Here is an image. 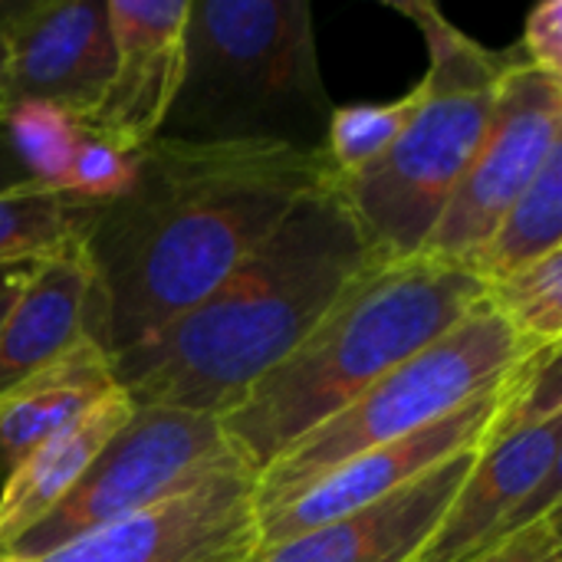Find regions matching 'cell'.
I'll return each instance as SVG.
<instances>
[{"label": "cell", "mask_w": 562, "mask_h": 562, "mask_svg": "<svg viewBox=\"0 0 562 562\" xmlns=\"http://www.w3.org/2000/svg\"><path fill=\"white\" fill-rule=\"evenodd\" d=\"M333 178L326 151L151 138L132 184L92 204L79 234L92 270L86 336L112 359L158 333Z\"/></svg>", "instance_id": "1"}, {"label": "cell", "mask_w": 562, "mask_h": 562, "mask_svg": "<svg viewBox=\"0 0 562 562\" xmlns=\"http://www.w3.org/2000/svg\"><path fill=\"white\" fill-rule=\"evenodd\" d=\"M372 260L342 184L333 178L300 198L201 303L112 356L115 385L135 408L224 418Z\"/></svg>", "instance_id": "2"}, {"label": "cell", "mask_w": 562, "mask_h": 562, "mask_svg": "<svg viewBox=\"0 0 562 562\" xmlns=\"http://www.w3.org/2000/svg\"><path fill=\"white\" fill-rule=\"evenodd\" d=\"M481 300L484 283L464 267L425 254L372 260L303 342L221 418L231 448L260 474L293 441L445 336Z\"/></svg>", "instance_id": "3"}, {"label": "cell", "mask_w": 562, "mask_h": 562, "mask_svg": "<svg viewBox=\"0 0 562 562\" xmlns=\"http://www.w3.org/2000/svg\"><path fill=\"white\" fill-rule=\"evenodd\" d=\"M333 109L306 0H188L184 69L155 138L326 151Z\"/></svg>", "instance_id": "4"}, {"label": "cell", "mask_w": 562, "mask_h": 562, "mask_svg": "<svg viewBox=\"0 0 562 562\" xmlns=\"http://www.w3.org/2000/svg\"><path fill=\"white\" fill-rule=\"evenodd\" d=\"M428 43L422 105L395 145L366 171L339 181L375 260L418 257L448 198L464 178L517 49H487L435 3H392Z\"/></svg>", "instance_id": "5"}, {"label": "cell", "mask_w": 562, "mask_h": 562, "mask_svg": "<svg viewBox=\"0 0 562 562\" xmlns=\"http://www.w3.org/2000/svg\"><path fill=\"white\" fill-rule=\"evenodd\" d=\"M543 349L520 336L484 296L445 336L398 362L342 412L273 458L254 484L257 517L290 504L349 458L415 435L474 398L504 389Z\"/></svg>", "instance_id": "6"}, {"label": "cell", "mask_w": 562, "mask_h": 562, "mask_svg": "<svg viewBox=\"0 0 562 562\" xmlns=\"http://www.w3.org/2000/svg\"><path fill=\"white\" fill-rule=\"evenodd\" d=\"M227 471H250L231 448L221 418L181 408H135L76 487L7 553L40 560L76 537L178 497Z\"/></svg>", "instance_id": "7"}, {"label": "cell", "mask_w": 562, "mask_h": 562, "mask_svg": "<svg viewBox=\"0 0 562 562\" xmlns=\"http://www.w3.org/2000/svg\"><path fill=\"white\" fill-rule=\"evenodd\" d=\"M560 145L562 79L530 66L517 49L497 82L487 132L422 254L468 270L497 221Z\"/></svg>", "instance_id": "8"}, {"label": "cell", "mask_w": 562, "mask_h": 562, "mask_svg": "<svg viewBox=\"0 0 562 562\" xmlns=\"http://www.w3.org/2000/svg\"><path fill=\"white\" fill-rule=\"evenodd\" d=\"M562 415L501 408L477 461L415 562H468L497 540L562 510Z\"/></svg>", "instance_id": "9"}, {"label": "cell", "mask_w": 562, "mask_h": 562, "mask_svg": "<svg viewBox=\"0 0 562 562\" xmlns=\"http://www.w3.org/2000/svg\"><path fill=\"white\" fill-rule=\"evenodd\" d=\"M254 471L198 487L105 524L33 562H244L257 553Z\"/></svg>", "instance_id": "10"}, {"label": "cell", "mask_w": 562, "mask_h": 562, "mask_svg": "<svg viewBox=\"0 0 562 562\" xmlns=\"http://www.w3.org/2000/svg\"><path fill=\"white\" fill-rule=\"evenodd\" d=\"M3 33V112L43 102L82 125L115 63L105 0H10Z\"/></svg>", "instance_id": "11"}, {"label": "cell", "mask_w": 562, "mask_h": 562, "mask_svg": "<svg viewBox=\"0 0 562 562\" xmlns=\"http://www.w3.org/2000/svg\"><path fill=\"white\" fill-rule=\"evenodd\" d=\"M501 398H504V389L481 395L471 405L438 418L435 425L418 428L415 435H405L392 445L362 451V454L349 458L346 464L333 468L326 477L310 484L290 504L257 517V553L395 494L398 487H405L408 481H415L418 474L448 461L458 451L481 448V441L501 408Z\"/></svg>", "instance_id": "12"}, {"label": "cell", "mask_w": 562, "mask_h": 562, "mask_svg": "<svg viewBox=\"0 0 562 562\" xmlns=\"http://www.w3.org/2000/svg\"><path fill=\"white\" fill-rule=\"evenodd\" d=\"M105 10L115 63L82 135L135 155L158 135L175 102L188 0H105Z\"/></svg>", "instance_id": "13"}, {"label": "cell", "mask_w": 562, "mask_h": 562, "mask_svg": "<svg viewBox=\"0 0 562 562\" xmlns=\"http://www.w3.org/2000/svg\"><path fill=\"white\" fill-rule=\"evenodd\" d=\"M474 461L477 448L458 451L395 494L316 530L296 533L244 562H415Z\"/></svg>", "instance_id": "14"}, {"label": "cell", "mask_w": 562, "mask_h": 562, "mask_svg": "<svg viewBox=\"0 0 562 562\" xmlns=\"http://www.w3.org/2000/svg\"><path fill=\"white\" fill-rule=\"evenodd\" d=\"M92 270L82 240L40 257L0 319V398L86 336Z\"/></svg>", "instance_id": "15"}, {"label": "cell", "mask_w": 562, "mask_h": 562, "mask_svg": "<svg viewBox=\"0 0 562 562\" xmlns=\"http://www.w3.org/2000/svg\"><path fill=\"white\" fill-rule=\"evenodd\" d=\"M135 405L115 385L69 428L33 448L3 481H0V557L36 527L86 474L109 438L132 418Z\"/></svg>", "instance_id": "16"}, {"label": "cell", "mask_w": 562, "mask_h": 562, "mask_svg": "<svg viewBox=\"0 0 562 562\" xmlns=\"http://www.w3.org/2000/svg\"><path fill=\"white\" fill-rule=\"evenodd\" d=\"M112 389V362L89 336L13 385L0 398V481L33 448L69 428Z\"/></svg>", "instance_id": "17"}, {"label": "cell", "mask_w": 562, "mask_h": 562, "mask_svg": "<svg viewBox=\"0 0 562 562\" xmlns=\"http://www.w3.org/2000/svg\"><path fill=\"white\" fill-rule=\"evenodd\" d=\"M557 250H562V145L507 207L468 270L481 283H494Z\"/></svg>", "instance_id": "18"}, {"label": "cell", "mask_w": 562, "mask_h": 562, "mask_svg": "<svg viewBox=\"0 0 562 562\" xmlns=\"http://www.w3.org/2000/svg\"><path fill=\"white\" fill-rule=\"evenodd\" d=\"M92 204L23 178L0 188V267L40 260L82 234Z\"/></svg>", "instance_id": "19"}, {"label": "cell", "mask_w": 562, "mask_h": 562, "mask_svg": "<svg viewBox=\"0 0 562 562\" xmlns=\"http://www.w3.org/2000/svg\"><path fill=\"white\" fill-rule=\"evenodd\" d=\"M422 82L405 92L395 102H382V105H336L329 115V128H326V155L329 165L336 171L339 181L366 171L372 161H379L395 138L405 132V125L412 122V115L422 105Z\"/></svg>", "instance_id": "20"}, {"label": "cell", "mask_w": 562, "mask_h": 562, "mask_svg": "<svg viewBox=\"0 0 562 562\" xmlns=\"http://www.w3.org/2000/svg\"><path fill=\"white\" fill-rule=\"evenodd\" d=\"M484 296L520 336L547 349L562 342V250L484 283Z\"/></svg>", "instance_id": "21"}, {"label": "cell", "mask_w": 562, "mask_h": 562, "mask_svg": "<svg viewBox=\"0 0 562 562\" xmlns=\"http://www.w3.org/2000/svg\"><path fill=\"white\" fill-rule=\"evenodd\" d=\"M0 128L10 132L13 148L20 151V158L30 168V178L43 181V184H56L66 161L72 158L79 138H82V125L66 115L56 105H43V102H23L3 112Z\"/></svg>", "instance_id": "22"}, {"label": "cell", "mask_w": 562, "mask_h": 562, "mask_svg": "<svg viewBox=\"0 0 562 562\" xmlns=\"http://www.w3.org/2000/svg\"><path fill=\"white\" fill-rule=\"evenodd\" d=\"M132 175H135V155L82 135L56 188L86 204H102V201L119 198L132 184Z\"/></svg>", "instance_id": "23"}, {"label": "cell", "mask_w": 562, "mask_h": 562, "mask_svg": "<svg viewBox=\"0 0 562 562\" xmlns=\"http://www.w3.org/2000/svg\"><path fill=\"white\" fill-rule=\"evenodd\" d=\"M468 562H562V510L497 540Z\"/></svg>", "instance_id": "24"}, {"label": "cell", "mask_w": 562, "mask_h": 562, "mask_svg": "<svg viewBox=\"0 0 562 562\" xmlns=\"http://www.w3.org/2000/svg\"><path fill=\"white\" fill-rule=\"evenodd\" d=\"M520 56L562 79V3L560 0H543L527 13L524 36H520Z\"/></svg>", "instance_id": "25"}, {"label": "cell", "mask_w": 562, "mask_h": 562, "mask_svg": "<svg viewBox=\"0 0 562 562\" xmlns=\"http://www.w3.org/2000/svg\"><path fill=\"white\" fill-rule=\"evenodd\" d=\"M36 263V260H33ZM33 263L26 267V270H20L16 277H10L7 283H0V319L7 316V310H10V303L16 300V293H20V286H23V280H26V273L33 270Z\"/></svg>", "instance_id": "26"}, {"label": "cell", "mask_w": 562, "mask_h": 562, "mask_svg": "<svg viewBox=\"0 0 562 562\" xmlns=\"http://www.w3.org/2000/svg\"><path fill=\"white\" fill-rule=\"evenodd\" d=\"M7 3L10 0H0V122H3V79H7V33H3Z\"/></svg>", "instance_id": "27"}, {"label": "cell", "mask_w": 562, "mask_h": 562, "mask_svg": "<svg viewBox=\"0 0 562 562\" xmlns=\"http://www.w3.org/2000/svg\"><path fill=\"white\" fill-rule=\"evenodd\" d=\"M30 263H33V260H30ZM30 263H3V267H0V283H7L10 277H16V273L26 270Z\"/></svg>", "instance_id": "28"}, {"label": "cell", "mask_w": 562, "mask_h": 562, "mask_svg": "<svg viewBox=\"0 0 562 562\" xmlns=\"http://www.w3.org/2000/svg\"><path fill=\"white\" fill-rule=\"evenodd\" d=\"M0 562H33V560H23V557H13V553H3Z\"/></svg>", "instance_id": "29"}]
</instances>
